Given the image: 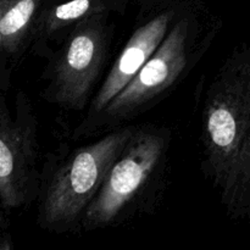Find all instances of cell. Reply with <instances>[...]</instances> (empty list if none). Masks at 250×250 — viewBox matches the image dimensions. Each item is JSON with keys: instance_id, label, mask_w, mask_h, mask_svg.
Here are the masks:
<instances>
[{"instance_id": "1", "label": "cell", "mask_w": 250, "mask_h": 250, "mask_svg": "<svg viewBox=\"0 0 250 250\" xmlns=\"http://www.w3.org/2000/svg\"><path fill=\"white\" fill-rule=\"evenodd\" d=\"M203 171L229 219L250 229V44L226 56L205 90Z\"/></svg>"}, {"instance_id": "2", "label": "cell", "mask_w": 250, "mask_h": 250, "mask_svg": "<svg viewBox=\"0 0 250 250\" xmlns=\"http://www.w3.org/2000/svg\"><path fill=\"white\" fill-rule=\"evenodd\" d=\"M221 28V20L205 10L181 6L166 37L138 75L102 114L78 125L73 138L106 133L151 109L199 63Z\"/></svg>"}, {"instance_id": "3", "label": "cell", "mask_w": 250, "mask_h": 250, "mask_svg": "<svg viewBox=\"0 0 250 250\" xmlns=\"http://www.w3.org/2000/svg\"><path fill=\"white\" fill-rule=\"evenodd\" d=\"M171 133L155 125L136 126L85 211L82 231L115 227L155 210L167 182Z\"/></svg>"}, {"instance_id": "4", "label": "cell", "mask_w": 250, "mask_h": 250, "mask_svg": "<svg viewBox=\"0 0 250 250\" xmlns=\"http://www.w3.org/2000/svg\"><path fill=\"white\" fill-rule=\"evenodd\" d=\"M136 126H121L68 154L42 177L37 224L54 233L82 231V221L112 164L121 155Z\"/></svg>"}, {"instance_id": "5", "label": "cell", "mask_w": 250, "mask_h": 250, "mask_svg": "<svg viewBox=\"0 0 250 250\" xmlns=\"http://www.w3.org/2000/svg\"><path fill=\"white\" fill-rule=\"evenodd\" d=\"M114 29L110 12L78 21L48 58L42 98L73 111L89 106L109 58Z\"/></svg>"}, {"instance_id": "6", "label": "cell", "mask_w": 250, "mask_h": 250, "mask_svg": "<svg viewBox=\"0 0 250 250\" xmlns=\"http://www.w3.org/2000/svg\"><path fill=\"white\" fill-rule=\"evenodd\" d=\"M38 156V120L31 99L24 90H17L11 112L5 93H1L0 202L4 212L38 199L42 185V176L37 168Z\"/></svg>"}, {"instance_id": "7", "label": "cell", "mask_w": 250, "mask_h": 250, "mask_svg": "<svg viewBox=\"0 0 250 250\" xmlns=\"http://www.w3.org/2000/svg\"><path fill=\"white\" fill-rule=\"evenodd\" d=\"M181 6H168L154 15L150 20L134 29L126 45L110 67L106 77L100 84L88 106V112L80 125L94 120L116 98L132 80L138 75L154 51L159 48L167 34Z\"/></svg>"}, {"instance_id": "8", "label": "cell", "mask_w": 250, "mask_h": 250, "mask_svg": "<svg viewBox=\"0 0 250 250\" xmlns=\"http://www.w3.org/2000/svg\"><path fill=\"white\" fill-rule=\"evenodd\" d=\"M43 0H0V89L6 93L11 77L31 50L34 26Z\"/></svg>"}, {"instance_id": "9", "label": "cell", "mask_w": 250, "mask_h": 250, "mask_svg": "<svg viewBox=\"0 0 250 250\" xmlns=\"http://www.w3.org/2000/svg\"><path fill=\"white\" fill-rule=\"evenodd\" d=\"M126 0H67L46 5L34 26L29 53L46 58L81 20L102 12L122 11Z\"/></svg>"}, {"instance_id": "10", "label": "cell", "mask_w": 250, "mask_h": 250, "mask_svg": "<svg viewBox=\"0 0 250 250\" xmlns=\"http://www.w3.org/2000/svg\"><path fill=\"white\" fill-rule=\"evenodd\" d=\"M12 249V239L10 232L6 231V229L2 225L1 227V246L0 250H10Z\"/></svg>"}]
</instances>
